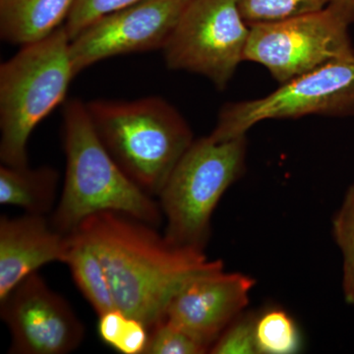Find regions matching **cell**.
Masks as SVG:
<instances>
[{
  "label": "cell",
  "mask_w": 354,
  "mask_h": 354,
  "mask_svg": "<svg viewBox=\"0 0 354 354\" xmlns=\"http://www.w3.org/2000/svg\"><path fill=\"white\" fill-rule=\"evenodd\" d=\"M186 4L183 0H139L95 20L70 39L76 75L109 58L162 50Z\"/></svg>",
  "instance_id": "obj_9"
},
{
  "label": "cell",
  "mask_w": 354,
  "mask_h": 354,
  "mask_svg": "<svg viewBox=\"0 0 354 354\" xmlns=\"http://www.w3.org/2000/svg\"><path fill=\"white\" fill-rule=\"evenodd\" d=\"M348 27L330 6L290 19L253 25L244 60L263 65L283 84L332 60L354 55Z\"/></svg>",
  "instance_id": "obj_8"
},
{
  "label": "cell",
  "mask_w": 354,
  "mask_h": 354,
  "mask_svg": "<svg viewBox=\"0 0 354 354\" xmlns=\"http://www.w3.org/2000/svg\"><path fill=\"white\" fill-rule=\"evenodd\" d=\"M255 279L225 270L195 279L171 300L165 313L169 322L208 349L228 326L245 311Z\"/></svg>",
  "instance_id": "obj_11"
},
{
  "label": "cell",
  "mask_w": 354,
  "mask_h": 354,
  "mask_svg": "<svg viewBox=\"0 0 354 354\" xmlns=\"http://www.w3.org/2000/svg\"><path fill=\"white\" fill-rule=\"evenodd\" d=\"M139 0H75L68 19L64 24L69 39L75 38L88 25L102 16L120 10Z\"/></svg>",
  "instance_id": "obj_21"
},
{
  "label": "cell",
  "mask_w": 354,
  "mask_h": 354,
  "mask_svg": "<svg viewBox=\"0 0 354 354\" xmlns=\"http://www.w3.org/2000/svg\"><path fill=\"white\" fill-rule=\"evenodd\" d=\"M75 0H0V36L12 44L36 43L64 26Z\"/></svg>",
  "instance_id": "obj_13"
},
{
  "label": "cell",
  "mask_w": 354,
  "mask_h": 354,
  "mask_svg": "<svg viewBox=\"0 0 354 354\" xmlns=\"http://www.w3.org/2000/svg\"><path fill=\"white\" fill-rule=\"evenodd\" d=\"M76 76L64 26L26 44L0 65V160L29 165L28 143L39 123L64 102Z\"/></svg>",
  "instance_id": "obj_4"
},
{
  "label": "cell",
  "mask_w": 354,
  "mask_h": 354,
  "mask_svg": "<svg viewBox=\"0 0 354 354\" xmlns=\"http://www.w3.org/2000/svg\"><path fill=\"white\" fill-rule=\"evenodd\" d=\"M0 315L10 332V353L67 354L85 337V327L71 305L38 272L0 300Z\"/></svg>",
  "instance_id": "obj_10"
},
{
  "label": "cell",
  "mask_w": 354,
  "mask_h": 354,
  "mask_svg": "<svg viewBox=\"0 0 354 354\" xmlns=\"http://www.w3.org/2000/svg\"><path fill=\"white\" fill-rule=\"evenodd\" d=\"M70 235L68 266L72 278L97 316L115 309L113 293L106 269L87 239L78 232Z\"/></svg>",
  "instance_id": "obj_15"
},
{
  "label": "cell",
  "mask_w": 354,
  "mask_h": 354,
  "mask_svg": "<svg viewBox=\"0 0 354 354\" xmlns=\"http://www.w3.org/2000/svg\"><path fill=\"white\" fill-rule=\"evenodd\" d=\"M255 335L259 354H292L301 348L297 323L283 309L266 310L257 315Z\"/></svg>",
  "instance_id": "obj_16"
},
{
  "label": "cell",
  "mask_w": 354,
  "mask_h": 354,
  "mask_svg": "<svg viewBox=\"0 0 354 354\" xmlns=\"http://www.w3.org/2000/svg\"><path fill=\"white\" fill-rule=\"evenodd\" d=\"M183 1L185 2V3H188V2L192 1V0H183Z\"/></svg>",
  "instance_id": "obj_25"
},
{
  "label": "cell",
  "mask_w": 354,
  "mask_h": 354,
  "mask_svg": "<svg viewBox=\"0 0 354 354\" xmlns=\"http://www.w3.org/2000/svg\"><path fill=\"white\" fill-rule=\"evenodd\" d=\"M150 330L145 324L129 317L124 332L114 351L123 354H144Z\"/></svg>",
  "instance_id": "obj_22"
},
{
  "label": "cell",
  "mask_w": 354,
  "mask_h": 354,
  "mask_svg": "<svg viewBox=\"0 0 354 354\" xmlns=\"http://www.w3.org/2000/svg\"><path fill=\"white\" fill-rule=\"evenodd\" d=\"M246 151V136L216 141L209 135L193 141L158 196L169 241L204 251L216 207L245 171Z\"/></svg>",
  "instance_id": "obj_5"
},
{
  "label": "cell",
  "mask_w": 354,
  "mask_h": 354,
  "mask_svg": "<svg viewBox=\"0 0 354 354\" xmlns=\"http://www.w3.org/2000/svg\"><path fill=\"white\" fill-rule=\"evenodd\" d=\"M209 351L167 319L150 330L144 354H204Z\"/></svg>",
  "instance_id": "obj_19"
},
{
  "label": "cell",
  "mask_w": 354,
  "mask_h": 354,
  "mask_svg": "<svg viewBox=\"0 0 354 354\" xmlns=\"http://www.w3.org/2000/svg\"><path fill=\"white\" fill-rule=\"evenodd\" d=\"M332 0H235L249 26L279 22L323 10Z\"/></svg>",
  "instance_id": "obj_18"
},
{
  "label": "cell",
  "mask_w": 354,
  "mask_h": 354,
  "mask_svg": "<svg viewBox=\"0 0 354 354\" xmlns=\"http://www.w3.org/2000/svg\"><path fill=\"white\" fill-rule=\"evenodd\" d=\"M332 234L342 257V288L346 304L354 306V183L349 186L332 221Z\"/></svg>",
  "instance_id": "obj_17"
},
{
  "label": "cell",
  "mask_w": 354,
  "mask_h": 354,
  "mask_svg": "<svg viewBox=\"0 0 354 354\" xmlns=\"http://www.w3.org/2000/svg\"><path fill=\"white\" fill-rule=\"evenodd\" d=\"M64 145L66 167L64 189L50 223L71 234L99 212L124 214L153 227L162 221L153 196L128 177L95 132L85 102L70 100L64 109Z\"/></svg>",
  "instance_id": "obj_2"
},
{
  "label": "cell",
  "mask_w": 354,
  "mask_h": 354,
  "mask_svg": "<svg viewBox=\"0 0 354 354\" xmlns=\"http://www.w3.org/2000/svg\"><path fill=\"white\" fill-rule=\"evenodd\" d=\"M329 6L349 25L354 22V0H332Z\"/></svg>",
  "instance_id": "obj_24"
},
{
  "label": "cell",
  "mask_w": 354,
  "mask_h": 354,
  "mask_svg": "<svg viewBox=\"0 0 354 354\" xmlns=\"http://www.w3.org/2000/svg\"><path fill=\"white\" fill-rule=\"evenodd\" d=\"M249 32L235 0H192L162 48L165 64L223 90L244 60Z\"/></svg>",
  "instance_id": "obj_7"
},
{
  "label": "cell",
  "mask_w": 354,
  "mask_h": 354,
  "mask_svg": "<svg viewBox=\"0 0 354 354\" xmlns=\"http://www.w3.org/2000/svg\"><path fill=\"white\" fill-rule=\"evenodd\" d=\"M99 318L97 332L100 337L104 344L115 348L127 327L129 316L115 308L102 314Z\"/></svg>",
  "instance_id": "obj_23"
},
{
  "label": "cell",
  "mask_w": 354,
  "mask_h": 354,
  "mask_svg": "<svg viewBox=\"0 0 354 354\" xmlns=\"http://www.w3.org/2000/svg\"><path fill=\"white\" fill-rule=\"evenodd\" d=\"M97 136L128 177L158 196L184 153L194 141L187 121L160 97L135 101L87 102Z\"/></svg>",
  "instance_id": "obj_3"
},
{
  "label": "cell",
  "mask_w": 354,
  "mask_h": 354,
  "mask_svg": "<svg viewBox=\"0 0 354 354\" xmlns=\"http://www.w3.org/2000/svg\"><path fill=\"white\" fill-rule=\"evenodd\" d=\"M257 314L241 313L221 335L212 346L213 354H259L256 342L255 324Z\"/></svg>",
  "instance_id": "obj_20"
},
{
  "label": "cell",
  "mask_w": 354,
  "mask_h": 354,
  "mask_svg": "<svg viewBox=\"0 0 354 354\" xmlns=\"http://www.w3.org/2000/svg\"><path fill=\"white\" fill-rule=\"evenodd\" d=\"M313 114L353 115L354 55L332 60L281 84L266 97L225 104L209 136L216 141H227L246 136L261 121Z\"/></svg>",
  "instance_id": "obj_6"
},
{
  "label": "cell",
  "mask_w": 354,
  "mask_h": 354,
  "mask_svg": "<svg viewBox=\"0 0 354 354\" xmlns=\"http://www.w3.org/2000/svg\"><path fill=\"white\" fill-rule=\"evenodd\" d=\"M59 174L51 167H0V204L19 207L32 215L46 216L57 202Z\"/></svg>",
  "instance_id": "obj_14"
},
{
  "label": "cell",
  "mask_w": 354,
  "mask_h": 354,
  "mask_svg": "<svg viewBox=\"0 0 354 354\" xmlns=\"http://www.w3.org/2000/svg\"><path fill=\"white\" fill-rule=\"evenodd\" d=\"M46 216L0 218V300L43 266L66 261L70 235L55 230Z\"/></svg>",
  "instance_id": "obj_12"
},
{
  "label": "cell",
  "mask_w": 354,
  "mask_h": 354,
  "mask_svg": "<svg viewBox=\"0 0 354 354\" xmlns=\"http://www.w3.org/2000/svg\"><path fill=\"white\" fill-rule=\"evenodd\" d=\"M75 232L101 259L116 308L145 324L149 330L165 320L177 293L195 279L223 270L221 260L176 245L153 225L118 212L94 214Z\"/></svg>",
  "instance_id": "obj_1"
}]
</instances>
